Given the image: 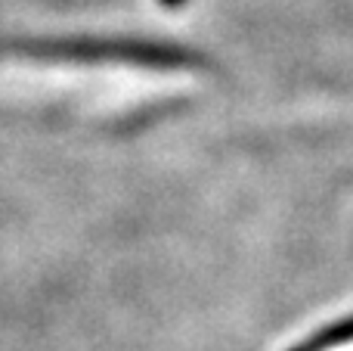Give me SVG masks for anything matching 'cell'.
I'll return each mask as SVG.
<instances>
[{
  "instance_id": "cell-2",
  "label": "cell",
  "mask_w": 353,
  "mask_h": 351,
  "mask_svg": "<svg viewBox=\"0 0 353 351\" xmlns=\"http://www.w3.org/2000/svg\"><path fill=\"white\" fill-rule=\"evenodd\" d=\"M344 342H353V317L338 323V327H325L323 333H316L313 339L294 345L292 351H329L332 345H344Z\"/></svg>"
},
{
  "instance_id": "cell-3",
  "label": "cell",
  "mask_w": 353,
  "mask_h": 351,
  "mask_svg": "<svg viewBox=\"0 0 353 351\" xmlns=\"http://www.w3.org/2000/svg\"><path fill=\"white\" fill-rule=\"evenodd\" d=\"M161 6H168V10H180L183 3H186V0H159Z\"/></svg>"
},
{
  "instance_id": "cell-1",
  "label": "cell",
  "mask_w": 353,
  "mask_h": 351,
  "mask_svg": "<svg viewBox=\"0 0 353 351\" xmlns=\"http://www.w3.org/2000/svg\"><path fill=\"white\" fill-rule=\"evenodd\" d=\"M19 53L50 62H81V66H137L155 72H192L205 68L201 53L180 44L146 41V37H50V41L19 44Z\"/></svg>"
}]
</instances>
